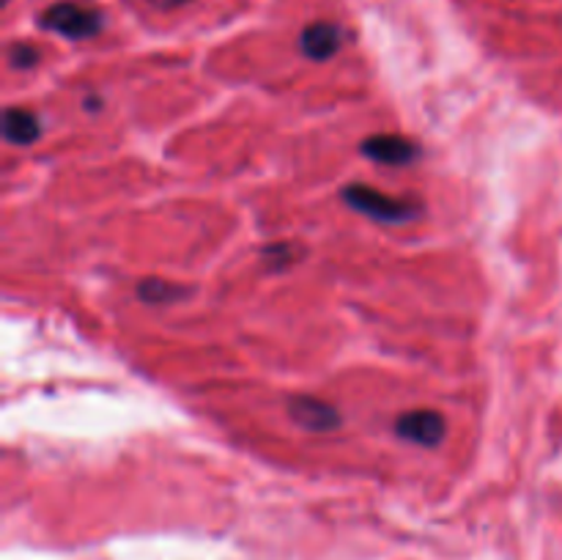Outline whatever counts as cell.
<instances>
[{
	"label": "cell",
	"instance_id": "cell-3",
	"mask_svg": "<svg viewBox=\"0 0 562 560\" xmlns=\"http://www.w3.org/2000/svg\"><path fill=\"white\" fill-rule=\"evenodd\" d=\"M395 437L404 439L409 445H420V448H437L442 445L445 432H448V421H445L442 412L437 410H409L404 415L395 417L393 423Z\"/></svg>",
	"mask_w": 562,
	"mask_h": 560
},
{
	"label": "cell",
	"instance_id": "cell-1",
	"mask_svg": "<svg viewBox=\"0 0 562 560\" xmlns=\"http://www.w3.org/2000/svg\"><path fill=\"white\" fill-rule=\"evenodd\" d=\"M340 198H344L351 209H357V212L366 214V217L379 220V223L404 225L420 217V203L412 201V198H393L371 184H346L344 190H340Z\"/></svg>",
	"mask_w": 562,
	"mask_h": 560
},
{
	"label": "cell",
	"instance_id": "cell-2",
	"mask_svg": "<svg viewBox=\"0 0 562 560\" xmlns=\"http://www.w3.org/2000/svg\"><path fill=\"white\" fill-rule=\"evenodd\" d=\"M38 27L58 33L69 42H86V38L102 33L104 14L97 5L77 3V0H58V3H53L38 14Z\"/></svg>",
	"mask_w": 562,
	"mask_h": 560
},
{
	"label": "cell",
	"instance_id": "cell-7",
	"mask_svg": "<svg viewBox=\"0 0 562 560\" xmlns=\"http://www.w3.org/2000/svg\"><path fill=\"white\" fill-rule=\"evenodd\" d=\"M42 135V121L27 108H5L3 110V137L14 146H31Z\"/></svg>",
	"mask_w": 562,
	"mask_h": 560
},
{
	"label": "cell",
	"instance_id": "cell-4",
	"mask_svg": "<svg viewBox=\"0 0 562 560\" xmlns=\"http://www.w3.org/2000/svg\"><path fill=\"white\" fill-rule=\"evenodd\" d=\"M360 154L371 159V163L390 165V168H404V165L415 163L417 154H420V146L404 135L384 132V135L366 137V141L360 143Z\"/></svg>",
	"mask_w": 562,
	"mask_h": 560
},
{
	"label": "cell",
	"instance_id": "cell-9",
	"mask_svg": "<svg viewBox=\"0 0 562 560\" xmlns=\"http://www.w3.org/2000/svg\"><path fill=\"white\" fill-rule=\"evenodd\" d=\"M38 58H42L38 49L25 42H14L9 47V53H5V60H9L11 69H33L38 64Z\"/></svg>",
	"mask_w": 562,
	"mask_h": 560
},
{
	"label": "cell",
	"instance_id": "cell-11",
	"mask_svg": "<svg viewBox=\"0 0 562 560\" xmlns=\"http://www.w3.org/2000/svg\"><path fill=\"white\" fill-rule=\"evenodd\" d=\"M99 104H102V99H99V97L82 99V108H86V110H99Z\"/></svg>",
	"mask_w": 562,
	"mask_h": 560
},
{
	"label": "cell",
	"instance_id": "cell-5",
	"mask_svg": "<svg viewBox=\"0 0 562 560\" xmlns=\"http://www.w3.org/2000/svg\"><path fill=\"white\" fill-rule=\"evenodd\" d=\"M289 415L296 426L311 434L335 432L340 426V412L316 395H291Z\"/></svg>",
	"mask_w": 562,
	"mask_h": 560
},
{
	"label": "cell",
	"instance_id": "cell-6",
	"mask_svg": "<svg viewBox=\"0 0 562 560\" xmlns=\"http://www.w3.org/2000/svg\"><path fill=\"white\" fill-rule=\"evenodd\" d=\"M346 42V33L344 27L335 25V22H311V25L305 27V31L300 33V49L305 58L311 60H329L335 58V55L340 53V47H344Z\"/></svg>",
	"mask_w": 562,
	"mask_h": 560
},
{
	"label": "cell",
	"instance_id": "cell-8",
	"mask_svg": "<svg viewBox=\"0 0 562 560\" xmlns=\"http://www.w3.org/2000/svg\"><path fill=\"white\" fill-rule=\"evenodd\" d=\"M187 294H190V289H181V285L162 278H146L137 285V296H140L146 305H173V302L184 300Z\"/></svg>",
	"mask_w": 562,
	"mask_h": 560
},
{
	"label": "cell",
	"instance_id": "cell-10",
	"mask_svg": "<svg viewBox=\"0 0 562 560\" xmlns=\"http://www.w3.org/2000/svg\"><path fill=\"white\" fill-rule=\"evenodd\" d=\"M192 3V0H148V5H154V9L159 11H173V9H181V5Z\"/></svg>",
	"mask_w": 562,
	"mask_h": 560
}]
</instances>
